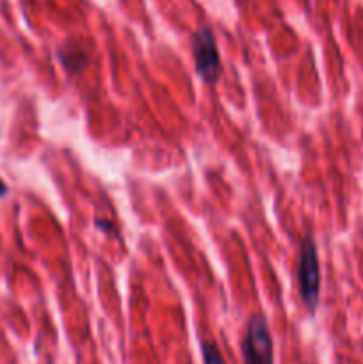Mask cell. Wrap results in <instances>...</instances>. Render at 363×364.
I'll return each instance as SVG.
<instances>
[{
	"instance_id": "6da1fadb",
	"label": "cell",
	"mask_w": 363,
	"mask_h": 364,
	"mask_svg": "<svg viewBox=\"0 0 363 364\" xmlns=\"http://www.w3.org/2000/svg\"><path fill=\"white\" fill-rule=\"evenodd\" d=\"M298 291L305 308L313 315L320 299V263L312 235H305L299 247Z\"/></svg>"
},
{
	"instance_id": "7a4b0ae2",
	"label": "cell",
	"mask_w": 363,
	"mask_h": 364,
	"mask_svg": "<svg viewBox=\"0 0 363 364\" xmlns=\"http://www.w3.org/2000/svg\"><path fill=\"white\" fill-rule=\"evenodd\" d=\"M244 364H274V341L269 322L262 313L249 316L241 341Z\"/></svg>"
},
{
	"instance_id": "3957f363",
	"label": "cell",
	"mask_w": 363,
	"mask_h": 364,
	"mask_svg": "<svg viewBox=\"0 0 363 364\" xmlns=\"http://www.w3.org/2000/svg\"><path fill=\"white\" fill-rule=\"evenodd\" d=\"M192 57H194L196 73L206 84H216L223 75L219 50L212 28L201 27L192 36Z\"/></svg>"
},
{
	"instance_id": "277c9868",
	"label": "cell",
	"mask_w": 363,
	"mask_h": 364,
	"mask_svg": "<svg viewBox=\"0 0 363 364\" xmlns=\"http://www.w3.org/2000/svg\"><path fill=\"white\" fill-rule=\"evenodd\" d=\"M57 57H59L60 64L70 75H80L85 70L89 63V57L84 50L75 43L66 41L59 50H57Z\"/></svg>"
},
{
	"instance_id": "5b68a950",
	"label": "cell",
	"mask_w": 363,
	"mask_h": 364,
	"mask_svg": "<svg viewBox=\"0 0 363 364\" xmlns=\"http://www.w3.org/2000/svg\"><path fill=\"white\" fill-rule=\"evenodd\" d=\"M203 364H226L219 347L214 341H201Z\"/></svg>"
},
{
	"instance_id": "8992f818",
	"label": "cell",
	"mask_w": 363,
	"mask_h": 364,
	"mask_svg": "<svg viewBox=\"0 0 363 364\" xmlns=\"http://www.w3.org/2000/svg\"><path fill=\"white\" fill-rule=\"evenodd\" d=\"M95 224H96V228H100V230H103V231H105V233H110V231H114V224L110 223V220L96 219Z\"/></svg>"
},
{
	"instance_id": "52a82bcc",
	"label": "cell",
	"mask_w": 363,
	"mask_h": 364,
	"mask_svg": "<svg viewBox=\"0 0 363 364\" xmlns=\"http://www.w3.org/2000/svg\"><path fill=\"white\" fill-rule=\"evenodd\" d=\"M6 194H7V185L0 180V198H4Z\"/></svg>"
}]
</instances>
